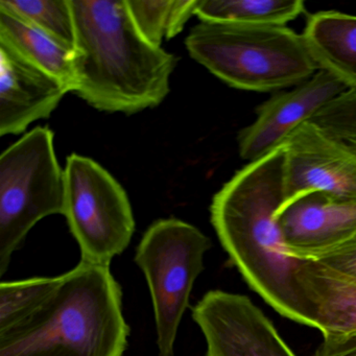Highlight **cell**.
<instances>
[{
	"mask_svg": "<svg viewBox=\"0 0 356 356\" xmlns=\"http://www.w3.org/2000/svg\"><path fill=\"white\" fill-rule=\"evenodd\" d=\"M285 145L236 172L212 200L216 235L252 291L280 316L312 327L296 273L301 259L283 243L277 211L284 201Z\"/></svg>",
	"mask_w": 356,
	"mask_h": 356,
	"instance_id": "1",
	"label": "cell"
},
{
	"mask_svg": "<svg viewBox=\"0 0 356 356\" xmlns=\"http://www.w3.org/2000/svg\"><path fill=\"white\" fill-rule=\"evenodd\" d=\"M74 14L76 95L110 113L155 108L170 92L177 58L147 42L126 0H70Z\"/></svg>",
	"mask_w": 356,
	"mask_h": 356,
	"instance_id": "2",
	"label": "cell"
},
{
	"mask_svg": "<svg viewBox=\"0 0 356 356\" xmlns=\"http://www.w3.org/2000/svg\"><path fill=\"white\" fill-rule=\"evenodd\" d=\"M129 335L110 266L81 261L35 314L0 333V356H122Z\"/></svg>",
	"mask_w": 356,
	"mask_h": 356,
	"instance_id": "3",
	"label": "cell"
},
{
	"mask_svg": "<svg viewBox=\"0 0 356 356\" xmlns=\"http://www.w3.org/2000/svg\"><path fill=\"white\" fill-rule=\"evenodd\" d=\"M185 45L195 61L241 90L296 87L320 70L302 35L287 26L201 22L191 29Z\"/></svg>",
	"mask_w": 356,
	"mask_h": 356,
	"instance_id": "4",
	"label": "cell"
},
{
	"mask_svg": "<svg viewBox=\"0 0 356 356\" xmlns=\"http://www.w3.org/2000/svg\"><path fill=\"white\" fill-rule=\"evenodd\" d=\"M64 170L56 157L54 133L29 132L0 156V275L31 229L42 218L63 214Z\"/></svg>",
	"mask_w": 356,
	"mask_h": 356,
	"instance_id": "5",
	"label": "cell"
},
{
	"mask_svg": "<svg viewBox=\"0 0 356 356\" xmlns=\"http://www.w3.org/2000/svg\"><path fill=\"white\" fill-rule=\"evenodd\" d=\"M210 248L202 231L177 218L152 224L137 247L135 262L151 293L159 356H175L179 326Z\"/></svg>",
	"mask_w": 356,
	"mask_h": 356,
	"instance_id": "6",
	"label": "cell"
},
{
	"mask_svg": "<svg viewBox=\"0 0 356 356\" xmlns=\"http://www.w3.org/2000/svg\"><path fill=\"white\" fill-rule=\"evenodd\" d=\"M64 185L63 216L78 241L81 261L110 266L134 234L128 195L103 166L78 154L67 158Z\"/></svg>",
	"mask_w": 356,
	"mask_h": 356,
	"instance_id": "7",
	"label": "cell"
},
{
	"mask_svg": "<svg viewBox=\"0 0 356 356\" xmlns=\"http://www.w3.org/2000/svg\"><path fill=\"white\" fill-rule=\"evenodd\" d=\"M283 145L284 201L279 210L316 191L356 203V149L351 145L312 122L299 127Z\"/></svg>",
	"mask_w": 356,
	"mask_h": 356,
	"instance_id": "8",
	"label": "cell"
},
{
	"mask_svg": "<svg viewBox=\"0 0 356 356\" xmlns=\"http://www.w3.org/2000/svg\"><path fill=\"white\" fill-rule=\"evenodd\" d=\"M191 312L205 337L206 356H297L247 296L210 291Z\"/></svg>",
	"mask_w": 356,
	"mask_h": 356,
	"instance_id": "9",
	"label": "cell"
},
{
	"mask_svg": "<svg viewBox=\"0 0 356 356\" xmlns=\"http://www.w3.org/2000/svg\"><path fill=\"white\" fill-rule=\"evenodd\" d=\"M347 91L349 88L341 81L320 70L291 90L276 93L257 108L255 122L239 132V155L249 162L268 155Z\"/></svg>",
	"mask_w": 356,
	"mask_h": 356,
	"instance_id": "10",
	"label": "cell"
},
{
	"mask_svg": "<svg viewBox=\"0 0 356 356\" xmlns=\"http://www.w3.org/2000/svg\"><path fill=\"white\" fill-rule=\"evenodd\" d=\"M277 222L291 257L320 261L356 241V203L316 191L279 210Z\"/></svg>",
	"mask_w": 356,
	"mask_h": 356,
	"instance_id": "11",
	"label": "cell"
},
{
	"mask_svg": "<svg viewBox=\"0 0 356 356\" xmlns=\"http://www.w3.org/2000/svg\"><path fill=\"white\" fill-rule=\"evenodd\" d=\"M67 89L0 47V135L22 134L49 118Z\"/></svg>",
	"mask_w": 356,
	"mask_h": 356,
	"instance_id": "12",
	"label": "cell"
},
{
	"mask_svg": "<svg viewBox=\"0 0 356 356\" xmlns=\"http://www.w3.org/2000/svg\"><path fill=\"white\" fill-rule=\"evenodd\" d=\"M314 328L325 337L356 334V278L314 260H302L296 273Z\"/></svg>",
	"mask_w": 356,
	"mask_h": 356,
	"instance_id": "13",
	"label": "cell"
},
{
	"mask_svg": "<svg viewBox=\"0 0 356 356\" xmlns=\"http://www.w3.org/2000/svg\"><path fill=\"white\" fill-rule=\"evenodd\" d=\"M0 47L63 85L78 88L74 49L0 8Z\"/></svg>",
	"mask_w": 356,
	"mask_h": 356,
	"instance_id": "14",
	"label": "cell"
},
{
	"mask_svg": "<svg viewBox=\"0 0 356 356\" xmlns=\"http://www.w3.org/2000/svg\"><path fill=\"white\" fill-rule=\"evenodd\" d=\"M301 35L318 70L356 91V16L335 11L312 14Z\"/></svg>",
	"mask_w": 356,
	"mask_h": 356,
	"instance_id": "15",
	"label": "cell"
},
{
	"mask_svg": "<svg viewBox=\"0 0 356 356\" xmlns=\"http://www.w3.org/2000/svg\"><path fill=\"white\" fill-rule=\"evenodd\" d=\"M305 10L301 0H199L201 22L250 26H286Z\"/></svg>",
	"mask_w": 356,
	"mask_h": 356,
	"instance_id": "16",
	"label": "cell"
},
{
	"mask_svg": "<svg viewBox=\"0 0 356 356\" xmlns=\"http://www.w3.org/2000/svg\"><path fill=\"white\" fill-rule=\"evenodd\" d=\"M129 13L141 36L154 47L180 34L199 0H126Z\"/></svg>",
	"mask_w": 356,
	"mask_h": 356,
	"instance_id": "17",
	"label": "cell"
},
{
	"mask_svg": "<svg viewBox=\"0 0 356 356\" xmlns=\"http://www.w3.org/2000/svg\"><path fill=\"white\" fill-rule=\"evenodd\" d=\"M60 282L61 276L3 281L0 284V333L30 318L53 295Z\"/></svg>",
	"mask_w": 356,
	"mask_h": 356,
	"instance_id": "18",
	"label": "cell"
},
{
	"mask_svg": "<svg viewBox=\"0 0 356 356\" xmlns=\"http://www.w3.org/2000/svg\"><path fill=\"white\" fill-rule=\"evenodd\" d=\"M0 8L74 51L76 31L70 0H0Z\"/></svg>",
	"mask_w": 356,
	"mask_h": 356,
	"instance_id": "19",
	"label": "cell"
},
{
	"mask_svg": "<svg viewBox=\"0 0 356 356\" xmlns=\"http://www.w3.org/2000/svg\"><path fill=\"white\" fill-rule=\"evenodd\" d=\"M310 122L345 143H356V91L339 95Z\"/></svg>",
	"mask_w": 356,
	"mask_h": 356,
	"instance_id": "20",
	"label": "cell"
},
{
	"mask_svg": "<svg viewBox=\"0 0 356 356\" xmlns=\"http://www.w3.org/2000/svg\"><path fill=\"white\" fill-rule=\"evenodd\" d=\"M312 356H356V334L323 337Z\"/></svg>",
	"mask_w": 356,
	"mask_h": 356,
	"instance_id": "21",
	"label": "cell"
},
{
	"mask_svg": "<svg viewBox=\"0 0 356 356\" xmlns=\"http://www.w3.org/2000/svg\"><path fill=\"white\" fill-rule=\"evenodd\" d=\"M320 261L356 278V241Z\"/></svg>",
	"mask_w": 356,
	"mask_h": 356,
	"instance_id": "22",
	"label": "cell"
},
{
	"mask_svg": "<svg viewBox=\"0 0 356 356\" xmlns=\"http://www.w3.org/2000/svg\"><path fill=\"white\" fill-rule=\"evenodd\" d=\"M349 145H352V147H354V149H356V143H349Z\"/></svg>",
	"mask_w": 356,
	"mask_h": 356,
	"instance_id": "23",
	"label": "cell"
}]
</instances>
